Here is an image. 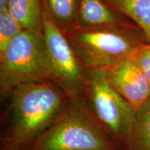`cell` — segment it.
Returning a JSON list of instances; mask_svg holds the SVG:
<instances>
[{
	"mask_svg": "<svg viewBox=\"0 0 150 150\" xmlns=\"http://www.w3.org/2000/svg\"><path fill=\"white\" fill-rule=\"evenodd\" d=\"M27 150H119L85 96L68 98L59 117Z\"/></svg>",
	"mask_w": 150,
	"mask_h": 150,
	"instance_id": "2",
	"label": "cell"
},
{
	"mask_svg": "<svg viewBox=\"0 0 150 150\" xmlns=\"http://www.w3.org/2000/svg\"><path fill=\"white\" fill-rule=\"evenodd\" d=\"M143 32L150 42V0H106Z\"/></svg>",
	"mask_w": 150,
	"mask_h": 150,
	"instance_id": "12",
	"label": "cell"
},
{
	"mask_svg": "<svg viewBox=\"0 0 150 150\" xmlns=\"http://www.w3.org/2000/svg\"><path fill=\"white\" fill-rule=\"evenodd\" d=\"M133 57L142 69L150 84V42L140 48Z\"/></svg>",
	"mask_w": 150,
	"mask_h": 150,
	"instance_id": "14",
	"label": "cell"
},
{
	"mask_svg": "<svg viewBox=\"0 0 150 150\" xmlns=\"http://www.w3.org/2000/svg\"><path fill=\"white\" fill-rule=\"evenodd\" d=\"M42 34L46 46L50 81L67 98L85 96L87 70L75 53L70 41L54 23L43 0Z\"/></svg>",
	"mask_w": 150,
	"mask_h": 150,
	"instance_id": "5",
	"label": "cell"
},
{
	"mask_svg": "<svg viewBox=\"0 0 150 150\" xmlns=\"http://www.w3.org/2000/svg\"><path fill=\"white\" fill-rule=\"evenodd\" d=\"M42 80L50 81L43 34L24 30L0 55L1 96L4 99L19 86Z\"/></svg>",
	"mask_w": 150,
	"mask_h": 150,
	"instance_id": "4",
	"label": "cell"
},
{
	"mask_svg": "<svg viewBox=\"0 0 150 150\" xmlns=\"http://www.w3.org/2000/svg\"><path fill=\"white\" fill-rule=\"evenodd\" d=\"M125 150H150V97L136 110Z\"/></svg>",
	"mask_w": 150,
	"mask_h": 150,
	"instance_id": "11",
	"label": "cell"
},
{
	"mask_svg": "<svg viewBox=\"0 0 150 150\" xmlns=\"http://www.w3.org/2000/svg\"><path fill=\"white\" fill-rule=\"evenodd\" d=\"M1 122V146L27 150L63 111L68 98L47 80L22 84L6 98Z\"/></svg>",
	"mask_w": 150,
	"mask_h": 150,
	"instance_id": "1",
	"label": "cell"
},
{
	"mask_svg": "<svg viewBox=\"0 0 150 150\" xmlns=\"http://www.w3.org/2000/svg\"><path fill=\"white\" fill-rule=\"evenodd\" d=\"M49 13L56 25L64 33L79 27V0H43Z\"/></svg>",
	"mask_w": 150,
	"mask_h": 150,
	"instance_id": "10",
	"label": "cell"
},
{
	"mask_svg": "<svg viewBox=\"0 0 150 150\" xmlns=\"http://www.w3.org/2000/svg\"><path fill=\"white\" fill-rule=\"evenodd\" d=\"M133 56L104 70L112 88L136 110L150 97V84Z\"/></svg>",
	"mask_w": 150,
	"mask_h": 150,
	"instance_id": "7",
	"label": "cell"
},
{
	"mask_svg": "<svg viewBox=\"0 0 150 150\" xmlns=\"http://www.w3.org/2000/svg\"><path fill=\"white\" fill-rule=\"evenodd\" d=\"M9 0H0V12L6 10L8 8Z\"/></svg>",
	"mask_w": 150,
	"mask_h": 150,
	"instance_id": "15",
	"label": "cell"
},
{
	"mask_svg": "<svg viewBox=\"0 0 150 150\" xmlns=\"http://www.w3.org/2000/svg\"><path fill=\"white\" fill-rule=\"evenodd\" d=\"M131 24L134 23L106 0H79L78 28L116 27Z\"/></svg>",
	"mask_w": 150,
	"mask_h": 150,
	"instance_id": "8",
	"label": "cell"
},
{
	"mask_svg": "<svg viewBox=\"0 0 150 150\" xmlns=\"http://www.w3.org/2000/svg\"><path fill=\"white\" fill-rule=\"evenodd\" d=\"M87 70L85 97L94 115L115 141L126 144L136 109L112 88L103 69Z\"/></svg>",
	"mask_w": 150,
	"mask_h": 150,
	"instance_id": "6",
	"label": "cell"
},
{
	"mask_svg": "<svg viewBox=\"0 0 150 150\" xmlns=\"http://www.w3.org/2000/svg\"><path fill=\"white\" fill-rule=\"evenodd\" d=\"M86 68L106 70L132 57L149 43L134 24L116 27L77 28L65 33Z\"/></svg>",
	"mask_w": 150,
	"mask_h": 150,
	"instance_id": "3",
	"label": "cell"
},
{
	"mask_svg": "<svg viewBox=\"0 0 150 150\" xmlns=\"http://www.w3.org/2000/svg\"><path fill=\"white\" fill-rule=\"evenodd\" d=\"M7 9L24 30L42 33V0H9Z\"/></svg>",
	"mask_w": 150,
	"mask_h": 150,
	"instance_id": "9",
	"label": "cell"
},
{
	"mask_svg": "<svg viewBox=\"0 0 150 150\" xmlns=\"http://www.w3.org/2000/svg\"><path fill=\"white\" fill-rule=\"evenodd\" d=\"M0 150H10V149H7L6 147H4V146H1V149H0Z\"/></svg>",
	"mask_w": 150,
	"mask_h": 150,
	"instance_id": "16",
	"label": "cell"
},
{
	"mask_svg": "<svg viewBox=\"0 0 150 150\" xmlns=\"http://www.w3.org/2000/svg\"><path fill=\"white\" fill-rule=\"evenodd\" d=\"M24 29L8 9L0 12V55Z\"/></svg>",
	"mask_w": 150,
	"mask_h": 150,
	"instance_id": "13",
	"label": "cell"
}]
</instances>
